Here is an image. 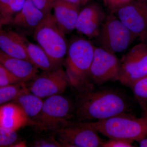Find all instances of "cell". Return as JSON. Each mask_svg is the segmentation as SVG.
<instances>
[{
  "label": "cell",
  "mask_w": 147,
  "mask_h": 147,
  "mask_svg": "<svg viewBox=\"0 0 147 147\" xmlns=\"http://www.w3.org/2000/svg\"><path fill=\"white\" fill-rule=\"evenodd\" d=\"M77 92L74 115L77 121L109 118L127 113L130 108L126 96L116 90L92 87Z\"/></svg>",
  "instance_id": "6da1fadb"
},
{
  "label": "cell",
  "mask_w": 147,
  "mask_h": 147,
  "mask_svg": "<svg viewBox=\"0 0 147 147\" xmlns=\"http://www.w3.org/2000/svg\"><path fill=\"white\" fill-rule=\"evenodd\" d=\"M95 47L89 40L76 38L68 43L63 63L69 84L77 91L94 86L90 72Z\"/></svg>",
  "instance_id": "7a4b0ae2"
},
{
  "label": "cell",
  "mask_w": 147,
  "mask_h": 147,
  "mask_svg": "<svg viewBox=\"0 0 147 147\" xmlns=\"http://www.w3.org/2000/svg\"><path fill=\"white\" fill-rule=\"evenodd\" d=\"M86 122L97 132L110 139L139 142L147 136L146 129L141 118L127 113L94 122Z\"/></svg>",
  "instance_id": "3957f363"
},
{
  "label": "cell",
  "mask_w": 147,
  "mask_h": 147,
  "mask_svg": "<svg viewBox=\"0 0 147 147\" xmlns=\"http://www.w3.org/2000/svg\"><path fill=\"white\" fill-rule=\"evenodd\" d=\"M33 37L51 59L59 67H63L68 43L53 14L45 16L34 31Z\"/></svg>",
  "instance_id": "277c9868"
},
{
  "label": "cell",
  "mask_w": 147,
  "mask_h": 147,
  "mask_svg": "<svg viewBox=\"0 0 147 147\" xmlns=\"http://www.w3.org/2000/svg\"><path fill=\"white\" fill-rule=\"evenodd\" d=\"M74 115V105L62 94L47 97L38 115L32 119V126L41 131H55L63 120H70Z\"/></svg>",
  "instance_id": "5b68a950"
},
{
  "label": "cell",
  "mask_w": 147,
  "mask_h": 147,
  "mask_svg": "<svg viewBox=\"0 0 147 147\" xmlns=\"http://www.w3.org/2000/svg\"><path fill=\"white\" fill-rule=\"evenodd\" d=\"M53 132L62 147H102L105 143L85 121L63 120Z\"/></svg>",
  "instance_id": "8992f818"
},
{
  "label": "cell",
  "mask_w": 147,
  "mask_h": 147,
  "mask_svg": "<svg viewBox=\"0 0 147 147\" xmlns=\"http://www.w3.org/2000/svg\"><path fill=\"white\" fill-rule=\"evenodd\" d=\"M137 37L115 14L110 13L96 38L99 47L115 54L127 49Z\"/></svg>",
  "instance_id": "52a82bcc"
},
{
  "label": "cell",
  "mask_w": 147,
  "mask_h": 147,
  "mask_svg": "<svg viewBox=\"0 0 147 147\" xmlns=\"http://www.w3.org/2000/svg\"><path fill=\"white\" fill-rule=\"evenodd\" d=\"M147 76V47L143 42L129 50L120 60L118 81L131 88L139 79Z\"/></svg>",
  "instance_id": "ba28073f"
},
{
  "label": "cell",
  "mask_w": 147,
  "mask_h": 147,
  "mask_svg": "<svg viewBox=\"0 0 147 147\" xmlns=\"http://www.w3.org/2000/svg\"><path fill=\"white\" fill-rule=\"evenodd\" d=\"M30 80L32 81L27 87L29 91L42 98L62 94L69 85L63 67L37 74Z\"/></svg>",
  "instance_id": "9c48e42d"
},
{
  "label": "cell",
  "mask_w": 147,
  "mask_h": 147,
  "mask_svg": "<svg viewBox=\"0 0 147 147\" xmlns=\"http://www.w3.org/2000/svg\"><path fill=\"white\" fill-rule=\"evenodd\" d=\"M120 68V60L115 54L100 47H95L90 69L91 83L100 85L109 81H118Z\"/></svg>",
  "instance_id": "30bf717a"
},
{
  "label": "cell",
  "mask_w": 147,
  "mask_h": 147,
  "mask_svg": "<svg viewBox=\"0 0 147 147\" xmlns=\"http://www.w3.org/2000/svg\"><path fill=\"white\" fill-rule=\"evenodd\" d=\"M115 14L132 32L142 38L147 30L146 0H133L119 9Z\"/></svg>",
  "instance_id": "8fae6325"
},
{
  "label": "cell",
  "mask_w": 147,
  "mask_h": 147,
  "mask_svg": "<svg viewBox=\"0 0 147 147\" xmlns=\"http://www.w3.org/2000/svg\"><path fill=\"white\" fill-rule=\"evenodd\" d=\"M106 15L99 5H88L79 12L75 29L90 38H96L100 31Z\"/></svg>",
  "instance_id": "7c38bea8"
},
{
  "label": "cell",
  "mask_w": 147,
  "mask_h": 147,
  "mask_svg": "<svg viewBox=\"0 0 147 147\" xmlns=\"http://www.w3.org/2000/svg\"><path fill=\"white\" fill-rule=\"evenodd\" d=\"M27 125L32 121L20 106L11 102L0 105V127L16 131Z\"/></svg>",
  "instance_id": "4fadbf2b"
},
{
  "label": "cell",
  "mask_w": 147,
  "mask_h": 147,
  "mask_svg": "<svg viewBox=\"0 0 147 147\" xmlns=\"http://www.w3.org/2000/svg\"><path fill=\"white\" fill-rule=\"evenodd\" d=\"M27 40L16 32L0 30V50L11 57L31 62L26 47Z\"/></svg>",
  "instance_id": "5bb4252c"
},
{
  "label": "cell",
  "mask_w": 147,
  "mask_h": 147,
  "mask_svg": "<svg viewBox=\"0 0 147 147\" xmlns=\"http://www.w3.org/2000/svg\"><path fill=\"white\" fill-rule=\"evenodd\" d=\"M80 6L56 0L53 6L54 15L57 23L65 34L74 29L79 12Z\"/></svg>",
  "instance_id": "9a60e30c"
},
{
  "label": "cell",
  "mask_w": 147,
  "mask_h": 147,
  "mask_svg": "<svg viewBox=\"0 0 147 147\" xmlns=\"http://www.w3.org/2000/svg\"><path fill=\"white\" fill-rule=\"evenodd\" d=\"M0 63L13 75L26 82L38 72V69L31 62L7 55L0 50Z\"/></svg>",
  "instance_id": "2e32d148"
},
{
  "label": "cell",
  "mask_w": 147,
  "mask_h": 147,
  "mask_svg": "<svg viewBox=\"0 0 147 147\" xmlns=\"http://www.w3.org/2000/svg\"><path fill=\"white\" fill-rule=\"evenodd\" d=\"M45 16L31 0H26L21 10L13 17L11 24L23 30L34 32Z\"/></svg>",
  "instance_id": "e0dca14e"
},
{
  "label": "cell",
  "mask_w": 147,
  "mask_h": 147,
  "mask_svg": "<svg viewBox=\"0 0 147 147\" xmlns=\"http://www.w3.org/2000/svg\"><path fill=\"white\" fill-rule=\"evenodd\" d=\"M26 47L30 60L38 68L43 71H50L61 67L57 65L38 44L27 40Z\"/></svg>",
  "instance_id": "ac0fdd59"
},
{
  "label": "cell",
  "mask_w": 147,
  "mask_h": 147,
  "mask_svg": "<svg viewBox=\"0 0 147 147\" xmlns=\"http://www.w3.org/2000/svg\"><path fill=\"white\" fill-rule=\"evenodd\" d=\"M42 99L30 92L28 89L18 95L11 102L20 106L26 115L32 120L40 113L44 102Z\"/></svg>",
  "instance_id": "d6986e66"
},
{
  "label": "cell",
  "mask_w": 147,
  "mask_h": 147,
  "mask_svg": "<svg viewBox=\"0 0 147 147\" xmlns=\"http://www.w3.org/2000/svg\"><path fill=\"white\" fill-rule=\"evenodd\" d=\"M28 90L25 82L0 86V105L11 102L19 94Z\"/></svg>",
  "instance_id": "ffe728a7"
},
{
  "label": "cell",
  "mask_w": 147,
  "mask_h": 147,
  "mask_svg": "<svg viewBox=\"0 0 147 147\" xmlns=\"http://www.w3.org/2000/svg\"><path fill=\"white\" fill-rule=\"evenodd\" d=\"M131 88L140 105H146V102H147V76L135 82Z\"/></svg>",
  "instance_id": "44dd1931"
},
{
  "label": "cell",
  "mask_w": 147,
  "mask_h": 147,
  "mask_svg": "<svg viewBox=\"0 0 147 147\" xmlns=\"http://www.w3.org/2000/svg\"><path fill=\"white\" fill-rule=\"evenodd\" d=\"M17 141L16 131L0 127V147H12Z\"/></svg>",
  "instance_id": "7402d4cb"
},
{
  "label": "cell",
  "mask_w": 147,
  "mask_h": 147,
  "mask_svg": "<svg viewBox=\"0 0 147 147\" xmlns=\"http://www.w3.org/2000/svg\"><path fill=\"white\" fill-rule=\"evenodd\" d=\"M24 82L13 75L0 63V86Z\"/></svg>",
  "instance_id": "603a6c76"
},
{
  "label": "cell",
  "mask_w": 147,
  "mask_h": 147,
  "mask_svg": "<svg viewBox=\"0 0 147 147\" xmlns=\"http://www.w3.org/2000/svg\"><path fill=\"white\" fill-rule=\"evenodd\" d=\"M56 135L40 138L34 141L33 146L36 147H62L60 142L55 138Z\"/></svg>",
  "instance_id": "cb8c5ba5"
},
{
  "label": "cell",
  "mask_w": 147,
  "mask_h": 147,
  "mask_svg": "<svg viewBox=\"0 0 147 147\" xmlns=\"http://www.w3.org/2000/svg\"><path fill=\"white\" fill-rule=\"evenodd\" d=\"M110 13L115 14L120 9L128 4L133 0H102Z\"/></svg>",
  "instance_id": "d4e9b609"
},
{
  "label": "cell",
  "mask_w": 147,
  "mask_h": 147,
  "mask_svg": "<svg viewBox=\"0 0 147 147\" xmlns=\"http://www.w3.org/2000/svg\"><path fill=\"white\" fill-rule=\"evenodd\" d=\"M38 9L46 16L51 13L54 3L56 0H31Z\"/></svg>",
  "instance_id": "484cf974"
},
{
  "label": "cell",
  "mask_w": 147,
  "mask_h": 147,
  "mask_svg": "<svg viewBox=\"0 0 147 147\" xmlns=\"http://www.w3.org/2000/svg\"><path fill=\"white\" fill-rule=\"evenodd\" d=\"M133 142L122 139H110L105 142L102 147H134Z\"/></svg>",
  "instance_id": "4316f807"
},
{
  "label": "cell",
  "mask_w": 147,
  "mask_h": 147,
  "mask_svg": "<svg viewBox=\"0 0 147 147\" xmlns=\"http://www.w3.org/2000/svg\"><path fill=\"white\" fill-rule=\"evenodd\" d=\"M144 111V115L141 117L147 131V106L146 105H141Z\"/></svg>",
  "instance_id": "83f0119b"
},
{
  "label": "cell",
  "mask_w": 147,
  "mask_h": 147,
  "mask_svg": "<svg viewBox=\"0 0 147 147\" xmlns=\"http://www.w3.org/2000/svg\"><path fill=\"white\" fill-rule=\"evenodd\" d=\"M63 1L78 5L80 6V5H82V1L83 0H60Z\"/></svg>",
  "instance_id": "f1b7e54d"
},
{
  "label": "cell",
  "mask_w": 147,
  "mask_h": 147,
  "mask_svg": "<svg viewBox=\"0 0 147 147\" xmlns=\"http://www.w3.org/2000/svg\"><path fill=\"white\" fill-rule=\"evenodd\" d=\"M12 0H0V10L10 3Z\"/></svg>",
  "instance_id": "f546056e"
},
{
  "label": "cell",
  "mask_w": 147,
  "mask_h": 147,
  "mask_svg": "<svg viewBox=\"0 0 147 147\" xmlns=\"http://www.w3.org/2000/svg\"><path fill=\"white\" fill-rule=\"evenodd\" d=\"M139 146L141 147H147V138L146 137L141 139L139 142Z\"/></svg>",
  "instance_id": "4dcf8cb0"
},
{
  "label": "cell",
  "mask_w": 147,
  "mask_h": 147,
  "mask_svg": "<svg viewBox=\"0 0 147 147\" xmlns=\"http://www.w3.org/2000/svg\"><path fill=\"white\" fill-rule=\"evenodd\" d=\"M9 24L8 22L0 16V30L3 28V27L6 25Z\"/></svg>",
  "instance_id": "1f68e13d"
},
{
  "label": "cell",
  "mask_w": 147,
  "mask_h": 147,
  "mask_svg": "<svg viewBox=\"0 0 147 147\" xmlns=\"http://www.w3.org/2000/svg\"><path fill=\"white\" fill-rule=\"evenodd\" d=\"M26 143H25V142H17L16 144H14L12 147H26Z\"/></svg>",
  "instance_id": "d6a6232c"
},
{
  "label": "cell",
  "mask_w": 147,
  "mask_h": 147,
  "mask_svg": "<svg viewBox=\"0 0 147 147\" xmlns=\"http://www.w3.org/2000/svg\"><path fill=\"white\" fill-rule=\"evenodd\" d=\"M141 40H142V42H143L147 47V30L144 35L141 38Z\"/></svg>",
  "instance_id": "836d02e7"
},
{
  "label": "cell",
  "mask_w": 147,
  "mask_h": 147,
  "mask_svg": "<svg viewBox=\"0 0 147 147\" xmlns=\"http://www.w3.org/2000/svg\"><path fill=\"white\" fill-rule=\"evenodd\" d=\"M90 1H91V0H83L82 5H84L86 4Z\"/></svg>",
  "instance_id": "e575fe53"
},
{
  "label": "cell",
  "mask_w": 147,
  "mask_h": 147,
  "mask_svg": "<svg viewBox=\"0 0 147 147\" xmlns=\"http://www.w3.org/2000/svg\"><path fill=\"white\" fill-rule=\"evenodd\" d=\"M146 2L147 3V0H146Z\"/></svg>",
  "instance_id": "d590c367"
}]
</instances>
